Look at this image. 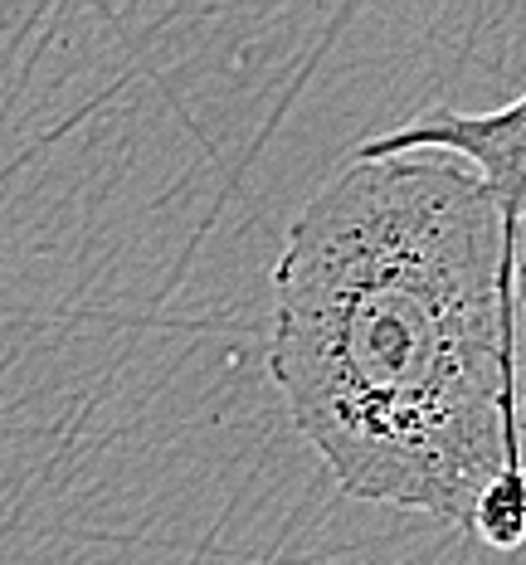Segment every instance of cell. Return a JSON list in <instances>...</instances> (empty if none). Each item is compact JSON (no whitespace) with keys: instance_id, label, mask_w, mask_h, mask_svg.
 Returning a JSON list of instances; mask_svg holds the SVG:
<instances>
[{"instance_id":"1","label":"cell","mask_w":526,"mask_h":565,"mask_svg":"<svg viewBox=\"0 0 526 565\" xmlns=\"http://www.w3.org/2000/svg\"><path fill=\"white\" fill-rule=\"evenodd\" d=\"M512 239L453 157H356L273 264L268 371L336 488L449 526L522 468Z\"/></svg>"},{"instance_id":"2","label":"cell","mask_w":526,"mask_h":565,"mask_svg":"<svg viewBox=\"0 0 526 565\" xmlns=\"http://www.w3.org/2000/svg\"><path fill=\"white\" fill-rule=\"evenodd\" d=\"M409 151H434V157H453L468 171H477V181L497 200L502 230H507L512 254H517V225L526 210V93L493 113L434 108L415 117V122L371 137L356 157L380 161V157H409Z\"/></svg>"},{"instance_id":"3","label":"cell","mask_w":526,"mask_h":565,"mask_svg":"<svg viewBox=\"0 0 526 565\" xmlns=\"http://www.w3.org/2000/svg\"><path fill=\"white\" fill-rule=\"evenodd\" d=\"M468 532L493 551L526 546V468H507L477 492Z\"/></svg>"},{"instance_id":"4","label":"cell","mask_w":526,"mask_h":565,"mask_svg":"<svg viewBox=\"0 0 526 565\" xmlns=\"http://www.w3.org/2000/svg\"><path fill=\"white\" fill-rule=\"evenodd\" d=\"M512 302H517V419H522V468H526V210L517 225V258H512Z\"/></svg>"}]
</instances>
